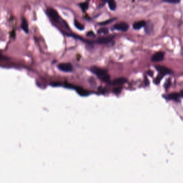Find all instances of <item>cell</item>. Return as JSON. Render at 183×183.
<instances>
[{
    "mask_svg": "<svg viewBox=\"0 0 183 183\" xmlns=\"http://www.w3.org/2000/svg\"><path fill=\"white\" fill-rule=\"evenodd\" d=\"M21 27L24 30V31L25 33H28L29 29H28V25L27 20L25 18H23L22 21V24H21Z\"/></svg>",
    "mask_w": 183,
    "mask_h": 183,
    "instance_id": "30bf717a",
    "label": "cell"
},
{
    "mask_svg": "<svg viewBox=\"0 0 183 183\" xmlns=\"http://www.w3.org/2000/svg\"><path fill=\"white\" fill-rule=\"evenodd\" d=\"M129 28V25L124 22H120L119 23H117L114 26V28L117 30H119L121 31L125 32L128 31V30Z\"/></svg>",
    "mask_w": 183,
    "mask_h": 183,
    "instance_id": "277c9868",
    "label": "cell"
},
{
    "mask_svg": "<svg viewBox=\"0 0 183 183\" xmlns=\"http://www.w3.org/2000/svg\"><path fill=\"white\" fill-rule=\"evenodd\" d=\"M164 53L163 52H157L152 56L151 60L152 61L159 62L164 59Z\"/></svg>",
    "mask_w": 183,
    "mask_h": 183,
    "instance_id": "5b68a950",
    "label": "cell"
},
{
    "mask_svg": "<svg viewBox=\"0 0 183 183\" xmlns=\"http://www.w3.org/2000/svg\"><path fill=\"white\" fill-rule=\"evenodd\" d=\"M107 2L108 3L109 8L111 10H115L116 8V3L115 0H108Z\"/></svg>",
    "mask_w": 183,
    "mask_h": 183,
    "instance_id": "4fadbf2b",
    "label": "cell"
},
{
    "mask_svg": "<svg viewBox=\"0 0 183 183\" xmlns=\"http://www.w3.org/2000/svg\"><path fill=\"white\" fill-rule=\"evenodd\" d=\"M114 20H115V19H111V20H108V21H106L102 22V23H99V24H100V25H106V24H109V23H111V22H113V21H114Z\"/></svg>",
    "mask_w": 183,
    "mask_h": 183,
    "instance_id": "ffe728a7",
    "label": "cell"
},
{
    "mask_svg": "<svg viewBox=\"0 0 183 183\" xmlns=\"http://www.w3.org/2000/svg\"><path fill=\"white\" fill-rule=\"evenodd\" d=\"M179 97H180L179 94L174 93V94H170V95L167 96V98H168L169 99H171V100H174L175 101H179Z\"/></svg>",
    "mask_w": 183,
    "mask_h": 183,
    "instance_id": "7c38bea8",
    "label": "cell"
},
{
    "mask_svg": "<svg viewBox=\"0 0 183 183\" xmlns=\"http://www.w3.org/2000/svg\"><path fill=\"white\" fill-rule=\"evenodd\" d=\"M90 71L96 75L102 81L105 82H109L110 81V76L106 70L96 67H92Z\"/></svg>",
    "mask_w": 183,
    "mask_h": 183,
    "instance_id": "6da1fadb",
    "label": "cell"
},
{
    "mask_svg": "<svg viewBox=\"0 0 183 183\" xmlns=\"http://www.w3.org/2000/svg\"><path fill=\"white\" fill-rule=\"evenodd\" d=\"M98 33H103V34H107L109 32V30L107 28L103 27L99 29L98 31Z\"/></svg>",
    "mask_w": 183,
    "mask_h": 183,
    "instance_id": "e0dca14e",
    "label": "cell"
},
{
    "mask_svg": "<svg viewBox=\"0 0 183 183\" xmlns=\"http://www.w3.org/2000/svg\"><path fill=\"white\" fill-rule=\"evenodd\" d=\"M10 35H11V37H15V35H16V33H15V32H14V31H12L11 32Z\"/></svg>",
    "mask_w": 183,
    "mask_h": 183,
    "instance_id": "cb8c5ba5",
    "label": "cell"
},
{
    "mask_svg": "<svg viewBox=\"0 0 183 183\" xmlns=\"http://www.w3.org/2000/svg\"><path fill=\"white\" fill-rule=\"evenodd\" d=\"M101 1H102L104 2H107L108 0H101Z\"/></svg>",
    "mask_w": 183,
    "mask_h": 183,
    "instance_id": "484cf974",
    "label": "cell"
},
{
    "mask_svg": "<svg viewBox=\"0 0 183 183\" xmlns=\"http://www.w3.org/2000/svg\"><path fill=\"white\" fill-rule=\"evenodd\" d=\"M47 13L49 17L55 22H58L60 19L59 16L57 12L53 8H48L47 10Z\"/></svg>",
    "mask_w": 183,
    "mask_h": 183,
    "instance_id": "7a4b0ae2",
    "label": "cell"
},
{
    "mask_svg": "<svg viewBox=\"0 0 183 183\" xmlns=\"http://www.w3.org/2000/svg\"><path fill=\"white\" fill-rule=\"evenodd\" d=\"M7 58H6L4 56H3L2 54H0V60H4V59H6Z\"/></svg>",
    "mask_w": 183,
    "mask_h": 183,
    "instance_id": "603a6c76",
    "label": "cell"
},
{
    "mask_svg": "<svg viewBox=\"0 0 183 183\" xmlns=\"http://www.w3.org/2000/svg\"><path fill=\"white\" fill-rule=\"evenodd\" d=\"M146 24V22L144 21H141L135 22V23L133 24V27L135 30H139L141 28L145 26Z\"/></svg>",
    "mask_w": 183,
    "mask_h": 183,
    "instance_id": "9c48e42d",
    "label": "cell"
},
{
    "mask_svg": "<svg viewBox=\"0 0 183 183\" xmlns=\"http://www.w3.org/2000/svg\"><path fill=\"white\" fill-rule=\"evenodd\" d=\"M58 69L64 72H71L73 70V67L70 63H62L58 65Z\"/></svg>",
    "mask_w": 183,
    "mask_h": 183,
    "instance_id": "3957f363",
    "label": "cell"
},
{
    "mask_svg": "<svg viewBox=\"0 0 183 183\" xmlns=\"http://www.w3.org/2000/svg\"><path fill=\"white\" fill-rule=\"evenodd\" d=\"M164 76V75L162 74H160L158 76H157V78L155 79V83L156 84H158L159 83V82H160V81L161 80L162 78H163V76Z\"/></svg>",
    "mask_w": 183,
    "mask_h": 183,
    "instance_id": "d6986e66",
    "label": "cell"
},
{
    "mask_svg": "<svg viewBox=\"0 0 183 183\" xmlns=\"http://www.w3.org/2000/svg\"><path fill=\"white\" fill-rule=\"evenodd\" d=\"M145 28L146 33L150 34L152 32V30H153V25L150 22H148L147 23L146 22Z\"/></svg>",
    "mask_w": 183,
    "mask_h": 183,
    "instance_id": "ba28073f",
    "label": "cell"
},
{
    "mask_svg": "<svg viewBox=\"0 0 183 183\" xmlns=\"http://www.w3.org/2000/svg\"><path fill=\"white\" fill-rule=\"evenodd\" d=\"M114 38V36H107V37H103L99 38L98 39V40H96V42L99 43V44L109 43L113 40Z\"/></svg>",
    "mask_w": 183,
    "mask_h": 183,
    "instance_id": "8992f818",
    "label": "cell"
},
{
    "mask_svg": "<svg viewBox=\"0 0 183 183\" xmlns=\"http://www.w3.org/2000/svg\"><path fill=\"white\" fill-rule=\"evenodd\" d=\"M180 96H182V97H183V90H182V91H181V92H180Z\"/></svg>",
    "mask_w": 183,
    "mask_h": 183,
    "instance_id": "d4e9b609",
    "label": "cell"
},
{
    "mask_svg": "<svg viewBox=\"0 0 183 183\" xmlns=\"http://www.w3.org/2000/svg\"><path fill=\"white\" fill-rule=\"evenodd\" d=\"M87 36H94V33L92 31H89L87 34Z\"/></svg>",
    "mask_w": 183,
    "mask_h": 183,
    "instance_id": "44dd1931",
    "label": "cell"
},
{
    "mask_svg": "<svg viewBox=\"0 0 183 183\" xmlns=\"http://www.w3.org/2000/svg\"><path fill=\"white\" fill-rule=\"evenodd\" d=\"M126 81V80L125 78H119V79H115L113 83L115 85L122 84H123L124 83H125Z\"/></svg>",
    "mask_w": 183,
    "mask_h": 183,
    "instance_id": "5bb4252c",
    "label": "cell"
},
{
    "mask_svg": "<svg viewBox=\"0 0 183 183\" xmlns=\"http://www.w3.org/2000/svg\"><path fill=\"white\" fill-rule=\"evenodd\" d=\"M74 25L76 27L80 30H83L84 29V26L77 20L74 21Z\"/></svg>",
    "mask_w": 183,
    "mask_h": 183,
    "instance_id": "9a60e30c",
    "label": "cell"
},
{
    "mask_svg": "<svg viewBox=\"0 0 183 183\" xmlns=\"http://www.w3.org/2000/svg\"><path fill=\"white\" fill-rule=\"evenodd\" d=\"M80 8L83 11H86L88 8V3L87 2H83L79 4Z\"/></svg>",
    "mask_w": 183,
    "mask_h": 183,
    "instance_id": "2e32d148",
    "label": "cell"
},
{
    "mask_svg": "<svg viewBox=\"0 0 183 183\" xmlns=\"http://www.w3.org/2000/svg\"><path fill=\"white\" fill-rule=\"evenodd\" d=\"M76 90H77V92L78 93V94L81 95V96H87V95H88L89 94V93H88V91H86L85 90H84V89L83 88H80L79 87L75 89Z\"/></svg>",
    "mask_w": 183,
    "mask_h": 183,
    "instance_id": "8fae6325",
    "label": "cell"
},
{
    "mask_svg": "<svg viewBox=\"0 0 183 183\" xmlns=\"http://www.w3.org/2000/svg\"><path fill=\"white\" fill-rule=\"evenodd\" d=\"M163 2L170 3H178L180 2V0H162Z\"/></svg>",
    "mask_w": 183,
    "mask_h": 183,
    "instance_id": "ac0fdd59",
    "label": "cell"
},
{
    "mask_svg": "<svg viewBox=\"0 0 183 183\" xmlns=\"http://www.w3.org/2000/svg\"><path fill=\"white\" fill-rule=\"evenodd\" d=\"M170 84H171V83H170V80H168V81H167V82L165 83V88H167V87H168L170 85Z\"/></svg>",
    "mask_w": 183,
    "mask_h": 183,
    "instance_id": "7402d4cb",
    "label": "cell"
},
{
    "mask_svg": "<svg viewBox=\"0 0 183 183\" xmlns=\"http://www.w3.org/2000/svg\"><path fill=\"white\" fill-rule=\"evenodd\" d=\"M156 68L160 73V74H162L164 75L165 74H170L172 73V71L170 69H169V68H167L166 67H165L164 66H156Z\"/></svg>",
    "mask_w": 183,
    "mask_h": 183,
    "instance_id": "52a82bcc",
    "label": "cell"
}]
</instances>
